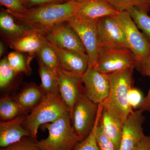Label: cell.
<instances>
[{
	"label": "cell",
	"mask_w": 150,
	"mask_h": 150,
	"mask_svg": "<svg viewBox=\"0 0 150 150\" xmlns=\"http://www.w3.org/2000/svg\"><path fill=\"white\" fill-rule=\"evenodd\" d=\"M76 0L28 9L23 13L14 12L6 9L19 23L31 31L43 36L53 28L67 23L73 17L80 4Z\"/></svg>",
	"instance_id": "1"
},
{
	"label": "cell",
	"mask_w": 150,
	"mask_h": 150,
	"mask_svg": "<svg viewBox=\"0 0 150 150\" xmlns=\"http://www.w3.org/2000/svg\"><path fill=\"white\" fill-rule=\"evenodd\" d=\"M70 111L60 93L46 94L26 116L23 126L30 132L31 139L37 142L38 130L40 126L54 122Z\"/></svg>",
	"instance_id": "2"
},
{
	"label": "cell",
	"mask_w": 150,
	"mask_h": 150,
	"mask_svg": "<svg viewBox=\"0 0 150 150\" xmlns=\"http://www.w3.org/2000/svg\"><path fill=\"white\" fill-rule=\"evenodd\" d=\"M134 69L127 68L107 74L110 90L103 105L117 113L123 121L134 111L128 99L129 91L133 87Z\"/></svg>",
	"instance_id": "3"
},
{
	"label": "cell",
	"mask_w": 150,
	"mask_h": 150,
	"mask_svg": "<svg viewBox=\"0 0 150 150\" xmlns=\"http://www.w3.org/2000/svg\"><path fill=\"white\" fill-rule=\"evenodd\" d=\"M43 130L48 131V137L36 142L42 150H73L75 146L81 142L73 128L71 112L63 115L52 123L41 125Z\"/></svg>",
	"instance_id": "4"
},
{
	"label": "cell",
	"mask_w": 150,
	"mask_h": 150,
	"mask_svg": "<svg viewBox=\"0 0 150 150\" xmlns=\"http://www.w3.org/2000/svg\"><path fill=\"white\" fill-rule=\"evenodd\" d=\"M114 17L124 33L129 49L137 61L136 69L139 71L142 63L150 54V42L140 32L128 12H121Z\"/></svg>",
	"instance_id": "5"
},
{
	"label": "cell",
	"mask_w": 150,
	"mask_h": 150,
	"mask_svg": "<svg viewBox=\"0 0 150 150\" xmlns=\"http://www.w3.org/2000/svg\"><path fill=\"white\" fill-rule=\"evenodd\" d=\"M98 110L99 105L92 102L84 94L70 111L73 128L81 141L88 136L94 127Z\"/></svg>",
	"instance_id": "6"
},
{
	"label": "cell",
	"mask_w": 150,
	"mask_h": 150,
	"mask_svg": "<svg viewBox=\"0 0 150 150\" xmlns=\"http://www.w3.org/2000/svg\"><path fill=\"white\" fill-rule=\"evenodd\" d=\"M137 67L135 56L129 48L101 47L99 48L97 62L94 67L100 72L108 74Z\"/></svg>",
	"instance_id": "7"
},
{
	"label": "cell",
	"mask_w": 150,
	"mask_h": 150,
	"mask_svg": "<svg viewBox=\"0 0 150 150\" xmlns=\"http://www.w3.org/2000/svg\"><path fill=\"white\" fill-rule=\"evenodd\" d=\"M98 20L74 16L67 22L80 38L88 56L89 67H95L97 62L99 49L97 31Z\"/></svg>",
	"instance_id": "8"
},
{
	"label": "cell",
	"mask_w": 150,
	"mask_h": 150,
	"mask_svg": "<svg viewBox=\"0 0 150 150\" xmlns=\"http://www.w3.org/2000/svg\"><path fill=\"white\" fill-rule=\"evenodd\" d=\"M82 79L87 97L96 104H103L108 96L110 90L107 74L88 66Z\"/></svg>",
	"instance_id": "9"
},
{
	"label": "cell",
	"mask_w": 150,
	"mask_h": 150,
	"mask_svg": "<svg viewBox=\"0 0 150 150\" xmlns=\"http://www.w3.org/2000/svg\"><path fill=\"white\" fill-rule=\"evenodd\" d=\"M44 37L48 43L58 48L88 56L77 33L67 22L53 28Z\"/></svg>",
	"instance_id": "10"
},
{
	"label": "cell",
	"mask_w": 150,
	"mask_h": 150,
	"mask_svg": "<svg viewBox=\"0 0 150 150\" xmlns=\"http://www.w3.org/2000/svg\"><path fill=\"white\" fill-rule=\"evenodd\" d=\"M97 31L99 48L112 47L129 49L124 33L114 16L99 19Z\"/></svg>",
	"instance_id": "11"
},
{
	"label": "cell",
	"mask_w": 150,
	"mask_h": 150,
	"mask_svg": "<svg viewBox=\"0 0 150 150\" xmlns=\"http://www.w3.org/2000/svg\"><path fill=\"white\" fill-rule=\"evenodd\" d=\"M141 109L134 111L123 122L118 150H134L145 137L143 125L145 116Z\"/></svg>",
	"instance_id": "12"
},
{
	"label": "cell",
	"mask_w": 150,
	"mask_h": 150,
	"mask_svg": "<svg viewBox=\"0 0 150 150\" xmlns=\"http://www.w3.org/2000/svg\"><path fill=\"white\" fill-rule=\"evenodd\" d=\"M57 74L59 93L71 111L79 98L85 94L82 76L61 68Z\"/></svg>",
	"instance_id": "13"
},
{
	"label": "cell",
	"mask_w": 150,
	"mask_h": 150,
	"mask_svg": "<svg viewBox=\"0 0 150 150\" xmlns=\"http://www.w3.org/2000/svg\"><path fill=\"white\" fill-rule=\"evenodd\" d=\"M25 113L8 121L0 123V146L5 148L21 140L24 137L31 135L23 126L26 115Z\"/></svg>",
	"instance_id": "14"
},
{
	"label": "cell",
	"mask_w": 150,
	"mask_h": 150,
	"mask_svg": "<svg viewBox=\"0 0 150 150\" xmlns=\"http://www.w3.org/2000/svg\"><path fill=\"white\" fill-rule=\"evenodd\" d=\"M119 13L106 0H88L80 3L75 16L98 20L104 17L115 16Z\"/></svg>",
	"instance_id": "15"
},
{
	"label": "cell",
	"mask_w": 150,
	"mask_h": 150,
	"mask_svg": "<svg viewBox=\"0 0 150 150\" xmlns=\"http://www.w3.org/2000/svg\"><path fill=\"white\" fill-rule=\"evenodd\" d=\"M123 122L117 113L103 105L99 124L105 136L113 144L115 150H119Z\"/></svg>",
	"instance_id": "16"
},
{
	"label": "cell",
	"mask_w": 150,
	"mask_h": 150,
	"mask_svg": "<svg viewBox=\"0 0 150 150\" xmlns=\"http://www.w3.org/2000/svg\"><path fill=\"white\" fill-rule=\"evenodd\" d=\"M50 44L56 51L61 69L81 76L84 74L89 66L88 56L63 50Z\"/></svg>",
	"instance_id": "17"
},
{
	"label": "cell",
	"mask_w": 150,
	"mask_h": 150,
	"mask_svg": "<svg viewBox=\"0 0 150 150\" xmlns=\"http://www.w3.org/2000/svg\"><path fill=\"white\" fill-rule=\"evenodd\" d=\"M46 93L35 83L28 84L14 98L23 112L32 110L43 99Z\"/></svg>",
	"instance_id": "18"
},
{
	"label": "cell",
	"mask_w": 150,
	"mask_h": 150,
	"mask_svg": "<svg viewBox=\"0 0 150 150\" xmlns=\"http://www.w3.org/2000/svg\"><path fill=\"white\" fill-rule=\"evenodd\" d=\"M11 14L2 9L0 13V28L3 37L6 41L13 40L31 32L27 26L16 22Z\"/></svg>",
	"instance_id": "19"
},
{
	"label": "cell",
	"mask_w": 150,
	"mask_h": 150,
	"mask_svg": "<svg viewBox=\"0 0 150 150\" xmlns=\"http://www.w3.org/2000/svg\"><path fill=\"white\" fill-rule=\"evenodd\" d=\"M45 40L43 35L31 31L17 39L6 41L9 47L16 51L33 54H37Z\"/></svg>",
	"instance_id": "20"
},
{
	"label": "cell",
	"mask_w": 150,
	"mask_h": 150,
	"mask_svg": "<svg viewBox=\"0 0 150 150\" xmlns=\"http://www.w3.org/2000/svg\"><path fill=\"white\" fill-rule=\"evenodd\" d=\"M38 72L41 80L40 86L45 93H59L57 73L40 61H38Z\"/></svg>",
	"instance_id": "21"
},
{
	"label": "cell",
	"mask_w": 150,
	"mask_h": 150,
	"mask_svg": "<svg viewBox=\"0 0 150 150\" xmlns=\"http://www.w3.org/2000/svg\"><path fill=\"white\" fill-rule=\"evenodd\" d=\"M38 61L57 73L60 69V64L56 51L46 40L37 53Z\"/></svg>",
	"instance_id": "22"
},
{
	"label": "cell",
	"mask_w": 150,
	"mask_h": 150,
	"mask_svg": "<svg viewBox=\"0 0 150 150\" xmlns=\"http://www.w3.org/2000/svg\"><path fill=\"white\" fill-rule=\"evenodd\" d=\"M14 99L7 96L0 99V118L1 121H8L25 113Z\"/></svg>",
	"instance_id": "23"
},
{
	"label": "cell",
	"mask_w": 150,
	"mask_h": 150,
	"mask_svg": "<svg viewBox=\"0 0 150 150\" xmlns=\"http://www.w3.org/2000/svg\"><path fill=\"white\" fill-rule=\"evenodd\" d=\"M121 12L127 11L129 9L135 7L148 13L150 10V0H106Z\"/></svg>",
	"instance_id": "24"
},
{
	"label": "cell",
	"mask_w": 150,
	"mask_h": 150,
	"mask_svg": "<svg viewBox=\"0 0 150 150\" xmlns=\"http://www.w3.org/2000/svg\"><path fill=\"white\" fill-rule=\"evenodd\" d=\"M138 28L142 30L150 42V17L142 11L132 7L127 11Z\"/></svg>",
	"instance_id": "25"
},
{
	"label": "cell",
	"mask_w": 150,
	"mask_h": 150,
	"mask_svg": "<svg viewBox=\"0 0 150 150\" xmlns=\"http://www.w3.org/2000/svg\"><path fill=\"white\" fill-rule=\"evenodd\" d=\"M7 58L11 68L17 74H30L31 70L30 67L29 61L21 53L18 51L11 52Z\"/></svg>",
	"instance_id": "26"
},
{
	"label": "cell",
	"mask_w": 150,
	"mask_h": 150,
	"mask_svg": "<svg viewBox=\"0 0 150 150\" xmlns=\"http://www.w3.org/2000/svg\"><path fill=\"white\" fill-rule=\"evenodd\" d=\"M98 105V115L94 127L88 136L84 140L78 143L73 150H100L97 140L96 131L101 116L103 105L102 104Z\"/></svg>",
	"instance_id": "27"
},
{
	"label": "cell",
	"mask_w": 150,
	"mask_h": 150,
	"mask_svg": "<svg viewBox=\"0 0 150 150\" xmlns=\"http://www.w3.org/2000/svg\"><path fill=\"white\" fill-rule=\"evenodd\" d=\"M17 74L11 68L7 57L0 62V87L4 88L11 82Z\"/></svg>",
	"instance_id": "28"
},
{
	"label": "cell",
	"mask_w": 150,
	"mask_h": 150,
	"mask_svg": "<svg viewBox=\"0 0 150 150\" xmlns=\"http://www.w3.org/2000/svg\"><path fill=\"white\" fill-rule=\"evenodd\" d=\"M0 150H42L36 145L33 140L23 138L19 142L12 144L5 148H1Z\"/></svg>",
	"instance_id": "29"
},
{
	"label": "cell",
	"mask_w": 150,
	"mask_h": 150,
	"mask_svg": "<svg viewBox=\"0 0 150 150\" xmlns=\"http://www.w3.org/2000/svg\"><path fill=\"white\" fill-rule=\"evenodd\" d=\"M0 4L14 12L23 13L28 10L25 0H0Z\"/></svg>",
	"instance_id": "30"
},
{
	"label": "cell",
	"mask_w": 150,
	"mask_h": 150,
	"mask_svg": "<svg viewBox=\"0 0 150 150\" xmlns=\"http://www.w3.org/2000/svg\"><path fill=\"white\" fill-rule=\"evenodd\" d=\"M96 134L97 140L100 150H115L112 142L103 133L99 122L97 127Z\"/></svg>",
	"instance_id": "31"
},
{
	"label": "cell",
	"mask_w": 150,
	"mask_h": 150,
	"mask_svg": "<svg viewBox=\"0 0 150 150\" xmlns=\"http://www.w3.org/2000/svg\"><path fill=\"white\" fill-rule=\"evenodd\" d=\"M142 93L140 90L134 88H132L128 93V102L133 108H139L144 100Z\"/></svg>",
	"instance_id": "32"
},
{
	"label": "cell",
	"mask_w": 150,
	"mask_h": 150,
	"mask_svg": "<svg viewBox=\"0 0 150 150\" xmlns=\"http://www.w3.org/2000/svg\"><path fill=\"white\" fill-rule=\"evenodd\" d=\"M70 0H25L28 9L42 6L67 2Z\"/></svg>",
	"instance_id": "33"
},
{
	"label": "cell",
	"mask_w": 150,
	"mask_h": 150,
	"mask_svg": "<svg viewBox=\"0 0 150 150\" xmlns=\"http://www.w3.org/2000/svg\"><path fill=\"white\" fill-rule=\"evenodd\" d=\"M145 76L149 77L150 79V70H149L146 72ZM139 108L144 112L148 111L150 112V86L147 95L144 98L142 104L140 105Z\"/></svg>",
	"instance_id": "34"
},
{
	"label": "cell",
	"mask_w": 150,
	"mask_h": 150,
	"mask_svg": "<svg viewBox=\"0 0 150 150\" xmlns=\"http://www.w3.org/2000/svg\"><path fill=\"white\" fill-rule=\"evenodd\" d=\"M134 150H150V137L145 136Z\"/></svg>",
	"instance_id": "35"
},
{
	"label": "cell",
	"mask_w": 150,
	"mask_h": 150,
	"mask_svg": "<svg viewBox=\"0 0 150 150\" xmlns=\"http://www.w3.org/2000/svg\"><path fill=\"white\" fill-rule=\"evenodd\" d=\"M150 70V54L142 63L139 71L142 75L145 76L147 71Z\"/></svg>",
	"instance_id": "36"
},
{
	"label": "cell",
	"mask_w": 150,
	"mask_h": 150,
	"mask_svg": "<svg viewBox=\"0 0 150 150\" xmlns=\"http://www.w3.org/2000/svg\"><path fill=\"white\" fill-rule=\"evenodd\" d=\"M4 46L2 42H1L0 43V57H1L4 54V52L5 51Z\"/></svg>",
	"instance_id": "37"
},
{
	"label": "cell",
	"mask_w": 150,
	"mask_h": 150,
	"mask_svg": "<svg viewBox=\"0 0 150 150\" xmlns=\"http://www.w3.org/2000/svg\"><path fill=\"white\" fill-rule=\"evenodd\" d=\"M79 2H83L85 1H88V0H76Z\"/></svg>",
	"instance_id": "38"
}]
</instances>
